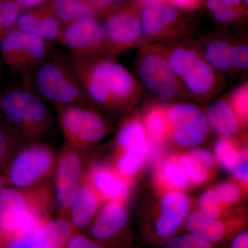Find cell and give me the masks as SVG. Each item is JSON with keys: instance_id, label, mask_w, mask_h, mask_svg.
<instances>
[{"instance_id": "d4e9b609", "label": "cell", "mask_w": 248, "mask_h": 248, "mask_svg": "<svg viewBox=\"0 0 248 248\" xmlns=\"http://www.w3.org/2000/svg\"><path fill=\"white\" fill-rule=\"evenodd\" d=\"M203 57L214 70L228 71L234 68V45L226 41L213 40L204 46Z\"/></svg>"}, {"instance_id": "8fae6325", "label": "cell", "mask_w": 248, "mask_h": 248, "mask_svg": "<svg viewBox=\"0 0 248 248\" xmlns=\"http://www.w3.org/2000/svg\"><path fill=\"white\" fill-rule=\"evenodd\" d=\"M103 27L116 53L138 45L143 35L140 19L130 12L111 14Z\"/></svg>"}, {"instance_id": "44dd1931", "label": "cell", "mask_w": 248, "mask_h": 248, "mask_svg": "<svg viewBox=\"0 0 248 248\" xmlns=\"http://www.w3.org/2000/svg\"><path fill=\"white\" fill-rule=\"evenodd\" d=\"M186 229L208 242L217 243L226 234V226L217 218H210L200 211H194L187 217Z\"/></svg>"}, {"instance_id": "30bf717a", "label": "cell", "mask_w": 248, "mask_h": 248, "mask_svg": "<svg viewBox=\"0 0 248 248\" xmlns=\"http://www.w3.org/2000/svg\"><path fill=\"white\" fill-rule=\"evenodd\" d=\"M51 150L35 145L21 151L10 166L9 180L15 187H27L48 174L53 166Z\"/></svg>"}, {"instance_id": "2e32d148", "label": "cell", "mask_w": 248, "mask_h": 248, "mask_svg": "<svg viewBox=\"0 0 248 248\" xmlns=\"http://www.w3.org/2000/svg\"><path fill=\"white\" fill-rule=\"evenodd\" d=\"M178 19V13L170 5L156 2L146 4L142 10V32L147 37L157 38L163 35Z\"/></svg>"}, {"instance_id": "db71d44e", "label": "cell", "mask_w": 248, "mask_h": 248, "mask_svg": "<svg viewBox=\"0 0 248 248\" xmlns=\"http://www.w3.org/2000/svg\"><path fill=\"white\" fill-rule=\"evenodd\" d=\"M1 105H0V115H1Z\"/></svg>"}, {"instance_id": "7a4b0ae2", "label": "cell", "mask_w": 248, "mask_h": 248, "mask_svg": "<svg viewBox=\"0 0 248 248\" xmlns=\"http://www.w3.org/2000/svg\"><path fill=\"white\" fill-rule=\"evenodd\" d=\"M22 76L23 87L45 102L55 107L90 104L65 57L53 53Z\"/></svg>"}, {"instance_id": "603a6c76", "label": "cell", "mask_w": 248, "mask_h": 248, "mask_svg": "<svg viewBox=\"0 0 248 248\" xmlns=\"http://www.w3.org/2000/svg\"><path fill=\"white\" fill-rule=\"evenodd\" d=\"M207 118L209 125L224 138L233 136L239 130L238 119L226 101L213 102L208 108Z\"/></svg>"}, {"instance_id": "cb8c5ba5", "label": "cell", "mask_w": 248, "mask_h": 248, "mask_svg": "<svg viewBox=\"0 0 248 248\" xmlns=\"http://www.w3.org/2000/svg\"><path fill=\"white\" fill-rule=\"evenodd\" d=\"M62 27L78 19L93 17V11L87 0H51L50 8Z\"/></svg>"}, {"instance_id": "681fc988", "label": "cell", "mask_w": 248, "mask_h": 248, "mask_svg": "<svg viewBox=\"0 0 248 248\" xmlns=\"http://www.w3.org/2000/svg\"><path fill=\"white\" fill-rule=\"evenodd\" d=\"M4 241V233H3L2 231H1V227H0V247H1V246L3 245V243Z\"/></svg>"}, {"instance_id": "9c48e42d", "label": "cell", "mask_w": 248, "mask_h": 248, "mask_svg": "<svg viewBox=\"0 0 248 248\" xmlns=\"http://www.w3.org/2000/svg\"><path fill=\"white\" fill-rule=\"evenodd\" d=\"M170 129L174 141L184 148L200 146L209 132L207 116L195 104L179 102L167 110Z\"/></svg>"}, {"instance_id": "b9f144b4", "label": "cell", "mask_w": 248, "mask_h": 248, "mask_svg": "<svg viewBox=\"0 0 248 248\" xmlns=\"http://www.w3.org/2000/svg\"><path fill=\"white\" fill-rule=\"evenodd\" d=\"M93 11H106L112 6V0H87Z\"/></svg>"}, {"instance_id": "c3c4849f", "label": "cell", "mask_w": 248, "mask_h": 248, "mask_svg": "<svg viewBox=\"0 0 248 248\" xmlns=\"http://www.w3.org/2000/svg\"><path fill=\"white\" fill-rule=\"evenodd\" d=\"M5 185H6V181H5L4 178L0 177V191L6 187Z\"/></svg>"}, {"instance_id": "6da1fadb", "label": "cell", "mask_w": 248, "mask_h": 248, "mask_svg": "<svg viewBox=\"0 0 248 248\" xmlns=\"http://www.w3.org/2000/svg\"><path fill=\"white\" fill-rule=\"evenodd\" d=\"M76 73L90 103L112 112H122L135 104L141 93L130 71L108 57H65Z\"/></svg>"}, {"instance_id": "4316f807", "label": "cell", "mask_w": 248, "mask_h": 248, "mask_svg": "<svg viewBox=\"0 0 248 248\" xmlns=\"http://www.w3.org/2000/svg\"><path fill=\"white\" fill-rule=\"evenodd\" d=\"M163 182L169 187L179 191L185 190L189 184L182 163L174 159L166 161L161 170Z\"/></svg>"}, {"instance_id": "4fadbf2b", "label": "cell", "mask_w": 248, "mask_h": 248, "mask_svg": "<svg viewBox=\"0 0 248 248\" xmlns=\"http://www.w3.org/2000/svg\"><path fill=\"white\" fill-rule=\"evenodd\" d=\"M81 169L78 155L66 148L59 161L55 177L57 202L62 209H69L72 196L79 184Z\"/></svg>"}, {"instance_id": "ab89813d", "label": "cell", "mask_w": 248, "mask_h": 248, "mask_svg": "<svg viewBox=\"0 0 248 248\" xmlns=\"http://www.w3.org/2000/svg\"><path fill=\"white\" fill-rule=\"evenodd\" d=\"M242 160L239 161L237 164L234 166L232 171L234 173V177L240 181L244 183H247L248 180V160L246 159V156L242 157Z\"/></svg>"}, {"instance_id": "f907efd6", "label": "cell", "mask_w": 248, "mask_h": 248, "mask_svg": "<svg viewBox=\"0 0 248 248\" xmlns=\"http://www.w3.org/2000/svg\"><path fill=\"white\" fill-rule=\"evenodd\" d=\"M125 0H112V3L115 5H122L125 2Z\"/></svg>"}, {"instance_id": "f1b7e54d", "label": "cell", "mask_w": 248, "mask_h": 248, "mask_svg": "<svg viewBox=\"0 0 248 248\" xmlns=\"http://www.w3.org/2000/svg\"><path fill=\"white\" fill-rule=\"evenodd\" d=\"M161 248H213V246L211 243L190 233L166 238L161 245Z\"/></svg>"}, {"instance_id": "83f0119b", "label": "cell", "mask_w": 248, "mask_h": 248, "mask_svg": "<svg viewBox=\"0 0 248 248\" xmlns=\"http://www.w3.org/2000/svg\"><path fill=\"white\" fill-rule=\"evenodd\" d=\"M214 151L217 159L228 170H232L241 159L234 145L226 138L217 142Z\"/></svg>"}, {"instance_id": "52a82bcc", "label": "cell", "mask_w": 248, "mask_h": 248, "mask_svg": "<svg viewBox=\"0 0 248 248\" xmlns=\"http://www.w3.org/2000/svg\"><path fill=\"white\" fill-rule=\"evenodd\" d=\"M56 108L62 131L71 146H88L107 135L106 120L86 106H58Z\"/></svg>"}, {"instance_id": "f546056e", "label": "cell", "mask_w": 248, "mask_h": 248, "mask_svg": "<svg viewBox=\"0 0 248 248\" xmlns=\"http://www.w3.org/2000/svg\"><path fill=\"white\" fill-rule=\"evenodd\" d=\"M20 8L12 0H0V39L14 27Z\"/></svg>"}, {"instance_id": "11a10c76", "label": "cell", "mask_w": 248, "mask_h": 248, "mask_svg": "<svg viewBox=\"0 0 248 248\" xmlns=\"http://www.w3.org/2000/svg\"><path fill=\"white\" fill-rule=\"evenodd\" d=\"M0 71H1V69H0Z\"/></svg>"}, {"instance_id": "1f68e13d", "label": "cell", "mask_w": 248, "mask_h": 248, "mask_svg": "<svg viewBox=\"0 0 248 248\" xmlns=\"http://www.w3.org/2000/svg\"><path fill=\"white\" fill-rule=\"evenodd\" d=\"M199 206L201 213L205 216L213 218H218L221 216V202L215 190H208L204 192L199 200Z\"/></svg>"}, {"instance_id": "7bdbcfd3", "label": "cell", "mask_w": 248, "mask_h": 248, "mask_svg": "<svg viewBox=\"0 0 248 248\" xmlns=\"http://www.w3.org/2000/svg\"><path fill=\"white\" fill-rule=\"evenodd\" d=\"M231 248H248V232H243L235 236L231 244Z\"/></svg>"}, {"instance_id": "9a60e30c", "label": "cell", "mask_w": 248, "mask_h": 248, "mask_svg": "<svg viewBox=\"0 0 248 248\" xmlns=\"http://www.w3.org/2000/svg\"><path fill=\"white\" fill-rule=\"evenodd\" d=\"M14 29L30 32L48 42L58 41L62 25L50 9L26 11L19 15Z\"/></svg>"}, {"instance_id": "5bb4252c", "label": "cell", "mask_w": 248, "mask_h": 248, "mask_svg": "<svg viewBox=\"0 0 248 248\" xmlns=\"http://www.w3.org/2000/svg\"><path fill=\"white\" fill-rule=\"evenodd\" d=\"M29 204V199L17 189L4 187L0 191V227L4 236H14L19 231Z\"/></svg>"}, {"instance_id": "8d00e7d4", "label": "cell", "mask_w": 248, "mask_h": 248, "mask_svg": "<svg viewBox=\"0 0 248 248\" xmlns=\"http://www.w3.org/2000/svg\"><path fill=\"white\" fill-rule=\"evenodd\" d=\"M248 67V45H234V68L244 70Z\"/></svg>"}, {"instance_id": "8992f818", "label": "cell", "mask_w": 248, "mask_h": 248, "mask_svg": "<svg viewBox=\"0 0 248 248\" xmlns=\"http://www.w3.org/2000/svg\"><path fill=\"white\" fill-rule=\"evenodd\" d=\"M58 42L75 56L112 58L116 54L104 27L93 17L82 18L63 26Z\"/></svg>"}, {"instance_id": "277c9868", "label": "cell", "mask_w": 248, "mask_h": 248, "mask_svg": "<svg viewBox=\"0 0 248 248\" xmlns=\"http://www.w3.org/2000/svg\"><path fill=\"white\" fill-rule=\"evenodd\" d=\"M0 105L6 118L28 136H38L48 127L50 117L45 102L24 87L5 93Z\"/></svg>"}, {"instance_id": "60d3db41", "label": "cell", "mask_w": 248, "mask_h": 248, "mask_svg": "<svg viewBox=\"0 0 248 248\" xmlns=\"http://www.w3.org/2000/svg\"><path fill=\"white\" fill-rule=\"evenodd\" d=\"M7 248H35V245L32 236L16 238L13 240Z\"/></svg>"}, {"instance_id": "d6986e66", "label": "cell", "mask_w": 248, "mask_h": 248, "mask_svg": "<svg viewBox=\"0 0 248 248\" xmlns=\"http://www.w3.org/2000/svg\"><path fill=\"white\" fill-rule=\"evenodd\" d=\"M71 224L63 219L44 222L32 235L35 248H62L68 242Z\"/></svg>"}, {"instance_id": "7dc6e473", "label": "cell", "mask_w": 248, "mask_h": 248, "mask_svg": "<svg viewBox=\"0 0 248 248\" xmlns=\"http://www.w3.org/2000/svg\"><path fill=\"white\" fill-rule=\"evenodd\" d=\"M223 4L230 6V7H234V6H239L243 0H219Z\"/></svg>"}, {"instance_id": "f6af8a7d", "label": "cell", "mask_w": 248, "mask_h": 248, "mask_svg": "<svg viewBox=\"0 0 248 248\" xmlns=\"http://www.w3.org/2000/svg\"><path fill=\"white\" fill-rule=\"evenodd\" d=\"M19 7L22 9H32L45 4L48 0H12Z\"/></svg>"}, {"instance_id": "ac0fdd59", "label": "cell", "mask_w": 248, "mask_h": 248, "mask_svg": "<svg viewBox=\"0 0 248 248\" xmlns=\"http://www.w3.org/2000/svg\"><path fill=\"white\" fill-rule=\"evenodd\" d=\"M98 207L97 192L91 184H79L72 196L69 209L75 226L84 228L93 219Z\"/></svg>"}, {"instance_id": "ba28073f", "label": "cell", "mask_w": 248, "mask_h": 248, "mask_svg": "<svg viewBox=\"0 0 248 248\" xmlns=\"http://www.w3.org/2000/svg\"><path fill=\"white\" fill-rule=\"evenodd\" d=\"M137 67L141 84L156 99L168 102L179 94L180 82L171 69L166 57L157 50H144Z\"/></svg>"}, {"instance_id": "816d5d0a", "label": "cell", "mask_w": 248, "mask_h": 248, "mask_svg": "<svg viewBox=\"0 0 248 248\" xmlns=\"http://www.w3.org/2000/svg\"><path fill=\"white\" fill-rule=\"evenodd\" d=\"M145 1L147 4H152V3L161 2V0H142Z\"/></svg>"}, {"instance_id": "836d02e7", "label": "cell", "mask_w": 248, "mask_h": 248, "mask_svg": "<svg viewBox=\"0 0 248 248\" xmlns=\"http://www.w3.org/2000/svg\"><path fill=\"white\" fill-rule=\"evenodd\" d=\"M231 107L236 118L247 120L248 112V89L247 85L241 86L233 93Z\"/></svg>"}, {"instance_id": "d590c367", "label": "cell", "mask_w": 248, "mask_h": 248, "mask_svg": "<svg viewBox=\"0 0 248 248\" xmlns=\"http://www.w3.org/2000/svg\"><path fill=\"white\" fill-rule=\"evenodd\" d=\"M216 192L220 201L228 205L236 203L241 198V191L233 183H223Z\"/></svg>"}, {"instance_id": "3957f363", "label": "cell", "mask_w": 248, "mask_h": 248, "mask_svg": "<svg viewBox=\"0 0 248 248\" xmlns=\"http://www.w3.org/2000/svg\"><path fill=\"white\" fill-rule=\"evenodd\" d=\"M0 51L11 71L24 75L52 55L53 45L39 36L12 28L0 39Z\"/></svg>"}, {"instance_id": "ee69618b", "label": "cell", "mask_w": 248, "mask_h": 248, "mask_svg": "<svg viewBox=\"0 0 248 248\" xmlns=\"http://www.w3.org/2000/svg\"><path fill=\"white\" fill-rule=\"evenodd\" d=\"M177 7L184 10L195 9L199 4L200 0H170Z\"/></svg>"}, {"instance_id": "4dcf8cb0", "label": "cell", "mask_w": 248, "mask_h": 248, "mask_svg": "<svg viewBox=\"0 0 248 248\" xmlns=\"http://www.w3.org/2000/svg\"><path fill=\"white\" fill-rule=\"evenodd\" d=\"M183 167L187 179L195 185L200 186L206 182L208 177V169L198 161L185 155L181 159Z\"/></svg>"}, {"instance_id": "f35d334b", "label": "cell", "mask_w": 248, "mask_h": 248, "mask_svg": "<svg viewBox=\"0 0 248 248\" xmlns=\"http://www.w3.org/2000/svg\"><path fill=\"white\" fill-rule=\"evenodd\" d=\"M67 248H104L81 235L73 236L68 241Z\"/></svg>"}, {"instance_id": "d6a6232c", "label": "cell", "mask_w": 248, "mask_h": 248, "mask_svg": "<svg viewBox=\"0 0 248 248\" xmlns=\"http://www.w3.org/2000/svg\"><path fill=\"white\" fill-rule=\"evenodd\" d=\"M206 5L208 11L218 22L231 23L237 19V13L233 8L223 4L219 0H208Z\"/></svg>"}, {"instance_id": "74e56055", "label": "cell", "mask_w": 248, "mask_h": 248, "mask_svg": "<svg viewBox=\"0 0 248 248\" xmlns=\"http://www.w3.org/2000/svg\"><path fill=\"white\" fill-rule=\"evenodd\" d=\"M187 155L200 162L205 169H210L215 166V159L213 155L205 150L197 148L189 152Z\"/></svg>"}, {"instance_id": "484cf974", "label": "cell", "mask_w": 248, "mask_h": 248, "mask_svg": "<svg viewBox=\"0 0 248 248\" xmlns=\"http://www.w3.org/2000/svg\"><path fill=\"white\" fill-rule=\"evenodd\" d=\"M144 128L147 136L153 143H159L164 141L170 132L167 110L163 108L152 109L146 115Z\"/></svg>"}, {"instance_id": "e575fe53", "label": "cell", "mask_w": 248, "mask_h": 248, "mask_svg": "<svg viewBox=\"0 0 248 248\" xmlns=\"http://www.w3.org/2000/svg\"><path fill=\"white\" fill-rule=\"evenodd\" d=\"M144 156L133 152H124L123 156L119 161V171L125 176L135 174L141 167Z\"/></svg>"}, {"instance_id": "f5cc1de1", "label": "cell", "mask_w": 248, "mask_h": 248, "mask_svg": "<svg viewBox=\"0 0 248 248\" xmlns=\"http://www.w3.org/2000/svg\"><path fill=\"white\" fill-rule=\"evenodd\" d=\"M243 1L246 4H248V0H243Z\"/></svg>"}, {"instance_id": "7c38bea8", "label": "cell", "mask_w": 248, "mask_h": 248, "mask_svg": "<svg viewBox=\"0 0 248 248\" xmlns=\"http://www.w3.org/2000/svg\"><path fill=\"white\" fill-rule=\"evenodd\" d=\"M161 213L156 224V232L161 238L172 236L182 226L190 206L189 197L180 191H171L163 196Z\"/></svg>"}, {"instance_id": "bcb514c9", "label": "cell", "mask_w": 248, "mask_h": 248, "mask_svg": "<svg viewBox=\"0 0 248 248\" xmlns=\"http://www.w3.org/2000/svg\"><path fill=\"white\" fill-rule=\"evenodd\" d=\"M9 148V139L4 132L0 128V162L7 154Z\"/></svg>"}, {"instance_id": "e0dca14e", "label": "cell", "mask_w": 248, "mask_h": 248, "mask_svg": "<svg viewBox=\"0 0 248 248\" xmlns=\"http://www.w3.org/2000/svg\"><path fill=\"white\" fill-rule=\"evenodd\" d=\"M128 217V211L120 202L110 201L93 223L91 234L97 239H108L123 229Z\"/></svg>"}, {"instance_id": "5b68a950", "label": "cell", "mask_w": 248, "mask_h": 248, "mask_svg": "<svg viewBox=\"0 0 248 248\" xmlns=\"http://www.w3.org/2000/svg\"><path fill=\"white\" fill-rule=\"evenodd\" d=\"M181 85L196 97L213 93L217 83L215 70L198 52L188 47H177L166 56Z\"/></svg>"}, {"instance_id": "ffe728a7", "label": "cell", "mask_w": 248, "mask_h": 248, "mask_svg": "<svg viewBox=\"0 0 248 248\" xmlns=\"http://www.w3.org/2000/svg\"><path fill=\"white\" fill-rule=\"evenodd\" d=\"M90 179L89 184L93 189L104 198L120 202L126 195V184L110 170L105 168L94 169Z\"/></svg>"}, {"instance_id": "7402d4cb", "label": "cell", "mask_w": 248, "mask_h": 248, "mask_svg": "<svg viewBox=\"0 0 248 248\" xmlns=\"http://www.w3.org/2000/svg\"><path fill=\"white\" fill-rule=\"evenodd\" d=\"M117 143L124 152L145 156L148 151V141L144 125L137 118L127 121L119 130Z\"/></svg>"}]
</instances>
